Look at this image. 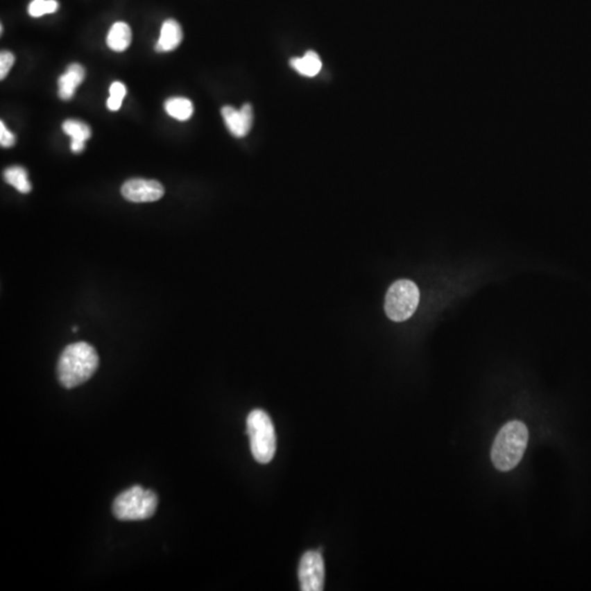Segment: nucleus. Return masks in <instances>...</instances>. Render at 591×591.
<instances>
[{
  "mask_svg": "<svg viewBox=\"0 0 591 591\" xmlns=\"http://www.w3.org/2000/svg\"><path fill=\"white\" fill-rule=\"evenodd\" d=\"M183 32L181 26L173 19L166 20L161 26L160 37L156 44L157 52H171L181 44Z\"/></svg>",
  "mask_w": 591,
  "mask_h": 591,
  "instance_id": "9d476101",
  "label": "nucleus"
},
{
  "mask_svg": "<svg viewBox=\"0 0 591 591\" xmlns=\"http://www.w3.org/2000/svg\"><path fill=\"white\" fill-rule=\"evenodd\" d=\"M246 431L255 459L262 464L272 461L276 452V434L268 414L263 410L252 411L246 420Z\"/></svg>",
  "mask_w": 591,
  "mask_h": 591,
  "instance_id": "20e7f679",
  "label": "nucleus"
},
{
  "mask_svg": "<svg viewBox=\"0 0 591 591\" xmlns=\"http://www.w3.org/2000/svg\"><path fill=\"white\" fill-rule=\"evenodd\" d=\"M16 143V137L12 132H9L8 128H6L5 123L1 121L0 122V144L3 148L12 147Z\"/></svg>",
  "mask_w": 591,
  "mask_h": 591,
  "instance_id": "6ab92c4d",
  "label": "nucleus"
},
{
  "mask_svg": "<svg viewBox=\"0 0 591 591\" xmlns=\"http://www.w3.org/2000/svg\"><path fill=\"white\" fill-rule=\"evenodd\" d=\"M132 43V30L125 22H115L110 29L107 44L114 52H124Z\"/></svg>",
  "mask_w": 591,
  "mask_h": 591,
  "instance_id": "f8f14e48",
  "label": "nucleus"
},
{
  "mask_svg": "<svg viewBox=\"0 0 591 591\" xmlns=\"http://www.w3.org/2000/svg\"><path fill=\"white\" fill-rule=\"evenodd\" d=\"M221 115L229 132L236 137H244L251 130L253 125V109L251 104H244L240 110L227 105L221 109Z\"/></svg>",
  "mask_w": 591,
  "mask_h": 591,
  "instance_id": "6e6552de",
  "label": "nucleus"
},
{
  "mask_svg": "<svg viewBox=\"0 0 591 591\" xmlns=\"http://www.w3.org/2000/svg\"><path fill=\"white\" fill-rule=\"evenodd\" d=\"M15 60H16L15 55L8 52V51H3L0 54V79L1 80L8 75L13 64H15Z\"/></svg>",
  "mask_w": 591,
  "mask_h": 591,
  "instance_id": "a211bd4d",
  "label": "nucleus"
},
{
  "mask_svg": "<svg viewBox=\"0 0 591 591\" xmlns=\"http://www.w3.org/2000/svg\"><path fill=\"white\" fill-rule=\"evenodd\" d=\"M291 66L305 77H316L321 71L322 62L319 55L314 51H309L302 58H293L291 60Z\"/></svg>",
  "mask_w": 591,
  "mask_h": 591,
  "instance_id": "ddd939ff",
  "label": "nucleus"
},
{
  "mask_svg": "<svg viewBox=\"0 0 591 591\" xmlns=\"http://www.w3.org/2000/svg\"><path fill=\"white\" fill-rule=\"evenodd\" d=\"M325 575V562L321 553L308 551L301 558L299 564L298 577L301 590H323Z\"/></svg>",
  "mask_w": 591,
  "mask_h": 591,
  "instance_id": "423d86ee",
  "label": "nucleus"
},
{
  "mask_svg": "<svg viewBox=\"0 0 591 591\" xmlns=\"http://www.w3.org/2000/svg\"><path fill=\"white\" fill-rule=\"evenodd\" d=\"M158 506L156 492L135 485L121 492L113 503V515L122 522H138L153 516Z\"/></svg>",
  "mask_w": 591,
  "mask_h": 591,
  "instance_id": "7ed1b4c3",
  "label": "nucleus"
},
{
  "mask_svg": "<svg viewBox=\"0 0 591 591\" xmlns=\"http://www.w3.org/2000/svg\"><path fill=\"white\" fill-rule=\"evenodd\" d=\"M58 1L56 0H33L29 5V15L33 18H39V17L49 15V13H54L58 10Z\"/></svg>",
  "mask_w": 591,
  "mask_h": 591,
  "instance_id": "f3484780",
  "label": "nucleus"
},
{
  "mask_svg": "<svg viewBox=\"0 0 591 591\" xmlns=\"http://www.w3.org/2000/svg\"><path fill=\"white\" fill-rule=\"evenodd\" d=\"M529 440V431L520 420H511L502 427L492 443V461L502 472L511 471L522 461Z\"/></svg>",
  "mask_w": 591,
  "mask_h": 591,
  "instance_id": "f03ea898",
  "label": "nucleus"
},
{
  "mask_svg": "<svg viewBox=\"0 0 591 591\" xmlns=\"http://www.w3.org/2000/svg\"><path fill=\"white\" fill-rule=\"evenodd\" d=\"M98 366V356L94 346L86 342L68 345L58 361V379L66 389H73L88 382Z\"/></svg>",
  "mask_w": 591,
  "mask_h": 591,
  "instance_id": "f257e3e1",
  "label": "nucleus"
},
{
  "mask_svg": "<svg viewBox=\"0 0 591 591\" xmlns=\"http://www.w3.org/2000/svg\"><path fill=\"white\" fill-rule=\"evenodd\" d=\"M121 193L130 202H156L164 196V187L155 180L130 179L123 185Z\"/></svg>",
  "mask_w": 591,
  "mask_h": 591,
  "instance_id": "0eeeda50",
  "label": "nucleus"
},
{
  "mask_svg": "<svg viewBox=\"0 0 591 591\" xmlns=\"http://www.w3.org/2000/svg\"><path fill=\"white\" fill-rule=\"evenodd\" d=\"M126 87L124 83L115 81L110 87V98H108L107 105L110 111H119L122 107L123 100L126 96Z\"/></svg>",
  "mask_w": 591,
  "mask_h": 591,
  "instance_id": "dca6fc26",
  "label": "nucleus"
},
{
  "mask_svg": "<svg viewBox=\"0 0 591 591\" xmlns=\"http://www.w3.org/2000/svg\"><path fill=\"white\" fill-rule=\"evenodd\" d=\"M166 113L178 121H187L192 117L194 108L192 102L187 98H171L164 103Z\"/></svg>",
  "mask_w": 591,
  "mask_h": 591,
  "instance_id": "4468645a",
  "label": "nucleus"
},
{
  "mask_svg": "<svg viewBox=\"0 0 591 591\" xmlns=\"http://www.w3.org/2000/svg\"><path fill=\"white\" fill-rule=\"evenodd\" d=\"M62 130L71 138L70 148L75 153H81L86 147V140L91 137V130L88 125L76 119H67L62 124Z\"/></svg>",
  "mask_w": 591,
  "mask_h": 591,
  "instance_id": "9b49d317",
  "label": "nucleus"
},
{
  "mask_svg": "<svg viewBox=\"0 0 591 591\" xmlns=\"http://www.w3.org/2000/svg\"><path fill=\"white\" fill-rule=\"evenodd\" d=\"M86 71L80 64H70L64 75L58 79V96L68 101L75 96L76 90L85 80Z\"/></svg>",
  "mask_w": 591,
  "mask_h": 591,
  "instance_id": "1a4fd4ad",
  "label": "nucleus"
},
{
  "mask_svg": "<svg viewBox=\"0 0 591 591\" xmlns=\"http://www.w3.org/2000/svg\"><path fill=\"white\" fill-rule=\"evenodd\" d=\"M420 304V291L410 280H399L388 289L384 301L386 316L394 322L410 319Z\"/></svg>",
  "mask_w": 591,
  "mask_h": 591,
  "instance_id": "39448f33",
  "label": "nucleus"
},
{
  "mask_svg": "<svg viewBox=\"0 0 591 591\" xmlns=\"http://www.w3.org/2000/svg\"><path fill=\"white\" fill-rule=\"evenodd\" d=\"M3 178H5L6 182L8 185L15 187L20 193L26 194V193H29L32 189V185L30 183L29 177H28V172L22 166H13L6 169L5 172H3Z\"/></svg>",
  "mask_w": 591,
  "mask_h": 591,
  "instance_id": "2eb2a0df",
  "label": "nucleus"
}]
</instances>
